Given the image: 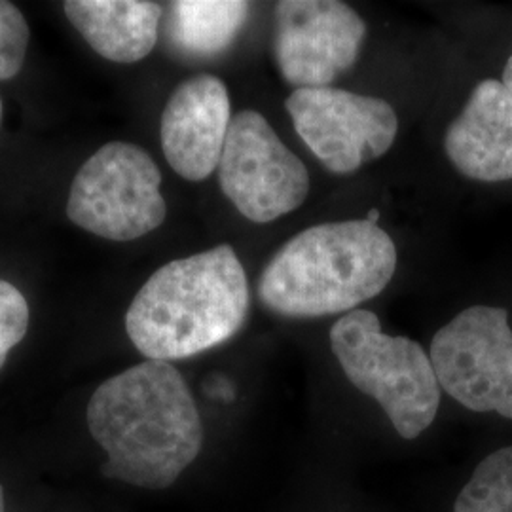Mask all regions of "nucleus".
I'll list each match as a JSON object with an SVG mask.
<instances>
[{"mask_svg":"<svg viewBox=\"0 0 512 512\" xmlns=\"http://www.w3.org/2000/svg\"><path fill=\"white\" fill-rule=\"evenodd\" d=\"M219 183L239 213L260 224L293 213L310 194L306 165L256 110L232 118Z\"/></svg>","mask_w":512,"mask_h":512,"instance_id":"0eeeda50","label":"nucleus"},{"mask_svg":"<svg viewBox=\"0 0 512 512\" xmlns=\"http://www.w3.org/2000/svg\"><path fill=\"white\" fill-rule=\"evenodd\" d=\"M249 8V2L238 0L173 2L167 33L184 54L211 57L224 52L238 37Z\"/></svg>","mask_w":512,"mask_h":512,"instance_id":"ddd939ff","label":"nucleus"},{"mask_svg":"<svg viewBox=\"0 0 512 512\" xmlns=\"http://www.w3.org/2000/svg\"><path fill=\"white\" fill-rule=\"evenodd\" d=\"M232 103L226 84L213 74L181 82L162 114V150L167 164L186 181L200 183L219 169Z\"/></svg>","mask_w":512,"mask_h":512,"instance_id":"9d476101","label":"nucleus"},{"mask_svg":"<svg viewBox=\"0 0 512 512\" xmlns=\"http://www.w3.org/2000/svg\"><path fill=\"white\" fill-rule=\"evenodd\" d=\"M440 389L473 412L512 420V329L492 306L461 311L435 334L429 351Z\"/></svg>","mask_w":512,"mask_h":512,"instance_id":"423d86ee","label":"nucleus"},{"mask_svg":"<svg viewBox=\"0 0 512 512\" xmlns=\"http://www.w3.org/2000/svg\"><path fill=\"white\" fill-rule=\"evenodd\" d=\"M0 512H6V505H4V490L0 486Z\"/></svg>","mask_w":512,"mask_h":512,"instance_id":"6ab92c4d","label":"nucleus"},{"mask_svg":"<svg viewBox=\"0 0 512 512\" xmlns=\"http://www.w3.org/2000/svg\"><path fill=\"white\" fill-rule=\"evenodd\" d=\"M0 122H2V101H0Z\"/></svg>","mask_w":512,"mask_h":512,"instance_id":"aec40b11","label":"nucleus"},{"mask_svg":"<svg viewBox=\"0 0 512 512\" xmlns=\"http://www.w3.org/2000/svg\"><path fill=\"white\" fill-rule=\"evenodd\" d=\"M380 219H382L380 209H370V211H368V215H366V220H368V222H372V224H376V226H380V224H378Z\"/></svg>","mask_w":512,"mask_h":512,"instance_id":"a211bd4d","label":"nucleus"},{"mask_svg":"<svg viewBox=\"0 0 512 512\" xmlns=\"http://www.w3.org/2000/svg\"><path fill=\"white\" fill-rule=\"evenodd\" d=\"M29 329V306L12 283L0 279V368L8 353L25 338Z\"/></svg>","mask_w":512,"mask_h":512,"instance_id":"dca6fc26","label":"nucleus"},{"mask_svg":"<svg viewBox=\"0 0 512 512\" xmlns=\"http://www.w3.org/2000/svg\"><path fill=\"white\" fill-rule=\"evenodd\" d=\"M454 512H512V446L480 461L459 492Z\"/></svg>","mask_w":512,"mask_h":512,"instance_id":"4468645a","label":"nucleus"},{"mask_svg":"<svg viewBox=\"0 0 512 512\" xmlns=\"http://www.w3.org/2000/svg\"><path fill=\"white\" fill-rule=\"evenodd\" d=\"M363 18L340 0H283L275 6L274 54L294 90L327 88L361 54Z\"/></svg>","mask_w":512,"mask_h":512,"instance_id":"1a4fd4ad","label":"nucleus"},{"mask_svg":"<svg viewBox=\"0 0 512 512\" xmlns=\"http://www.w3.org/2000/svg\"><path fill=\"white\" fill-rule=\"evenodd\" d=\"M450 162L467 179H512V95L499 80H482L444 133Z\"/></svg>","mask_w":512,"mask_h":512,"instance_id":"9b49d317","label":"nucleus"},{"mask_svg":"<svg viewBox=\"0 0 512 512\" xmlns=\"http://www.w3.org/2000/svg\"><path fill=\"white\" fill-rule=\"evenodd\" d=\"M397 270V247L368 220L323 222L296 234L258 277V298L291 319L353 311L384 291Z\"/></svg>","mask_w":512,"mask_h":512,"instance_id":"7ed1b4c3","label":"nucleus"},{"mask_svg":"<svg viewBox=\"0 0 512 512\" xmlns=\"http://www.w3.org/2000/svg\"><path fill=\"white\" fill-rule=\"evenodd\" d=\"M29 37L27 19L18 6L0 0V80H10L21 71Z\"/></svg>","mask_w":512,"mask_h":512,"instance_id":"2eb2a0df","label":"nucleus"},{"mask_svg":"<svg viewBox=\"0 0 512 512\" xmlns=\"http://www.w3.org/2000/svg\"><path fill=\"white\" fill-rule=\"evenodd\" d=\"M285 107L311 154L336 175L382 158L399 133V116L387 101L332 86L294 90Z\"/></svg>","mask_w":512,"mask_h":512,"instance_id":"6e6552de","label":"nucleus"},{"mask_svg":"<svg viewBox=\"0 0 512 512\" xmlns=\"http://www.w3.org/2000/svg\"><path fill=\"white\" fill-rule=\"evenodd\" d=\"M249 306V281L238 255L219 245L150 275L129 306L126 330L147 359L169 363L234 338Z\"/></svg>","mask_w":512,"mask_h":512,"instance_id":"f03ea898","label":"nucleus"},{"mask_svg":"<svg viewBox=\"0 0 512 512\" xmlns=\"http://www.w3.org/2000/svg\"><path fill=\"white\" fill-rule=\"evenodd\" d=\"M501 82L505 84V88H507L509 93L512 95V55L509 57L507 65H505V71H503V80H501Z\"/></svg>","mask_w":512,"mask_h":512,"instance_id":"f3484780","label":"nucleus"},{"mask_svg":"<svg viewBox=\"0 0 512 512\" xmlns=\"http://www.w3.org/2000/svg\"><path fill=\"white\" fill-rule=\"evenodd\" d=\"M65 16L101 57L137 63L156 46L164 8L145 0H67Z\"/></svg>","mask_w":512,"mask_h":512,"instance_id":"f8f14e48","label":"nucleus"},{"mask_svg":"<svg viewBox=\"0 0 512 512\" xmlns=\"http://www.w3.org/2000/svg\"><path fill=\"white\" fill-rule=\"evenodd\" d=\"M160 186L162 171L147 150L131 143H109L76 173L67 215L99 238H143L167 217Z\"/></svg>","mask_w":512,"mask_h":512,"instance_id":"39448f33","label":"nucleus"},{"mask_svg":"<svg viewBox=\"0 0 512 512\" xmlns=\"http://www.w3.org/2000/svg\"><path fill=\"white\" fill-rule=\"evenodd\" d=\"M330 348L349 382L384 408L403 439H418L431 427L440 385L416 340L385 334L374 311L353 310L330 329Z\"/></svg>","mask_w":512,"mask_h":512,"instance_id":"20e7f679","label":"nucleus"},{"mask_svg":"<svg viewBox=\"0 0 512 512\" xmlns=\"http://www.w3.org/2000/svg\"><path fill=\"white\" fill-rule=\"evenodd\" d=\"M88 427L105 450V475L145 490L169 488L198 458L203 425L181 372L143 361L99 385Z\"/></svg>","mask_w":512,"mask_h":512,"instance_id":"f257e3e1","label":"nucleus"}]
</instances>
